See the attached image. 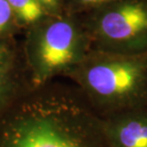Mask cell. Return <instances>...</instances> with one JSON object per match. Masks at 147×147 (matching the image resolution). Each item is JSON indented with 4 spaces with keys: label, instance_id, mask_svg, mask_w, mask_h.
<instances>
[{
    "label": "cell",
    "instance_id": "cell-1",
    "mask_svg": "<svg viewBox=\"0 0 147 147\" xmlns=\"http://www.w3.org/2000/svg\"><path fill=\"white\" fill-rule=\"evenodd\" d=\"M0 147H111L78 87L27 85L0 114Z\"/></svg>",
    "mask_w": 147,
    "mask_h": 147
},
{
    "label": "cell",
    "instance_id": "cell-2",
    "mask_svg": "<svg viewBox=\"0 0 147 147\" xmlns=\"http://www.w3.org/2000/svg\"><path fill=\"white\" fill-rule=\"evenodd\" d=\"M65 76L100 117L147 108V53L92 49Z\"/></svg>",
    "mask_w": 147,
    "mask_h": 147
},
{
    "label": "cell",
    "instance_id": "cell-3",
    "mask_svg": "<svg viewBox=\"0 0 147 147\" xmlns=\"http://www.w3.org/2000/svg\"><path fill=\"white\" fill-rule=\"evenodd\" d=\"M92 50L83 22L75 14L48 16L32 33L25 57L28 85L38 88L66 76Z\"/></svg>",
    "mask_w": 147,
    "mask_h": 147
},
{
    "label": "cell",
    "instance_id": "cell-4",
    "mask_svg": "<svg viewBox=\"0 0 147 147\" xmlns=\"http://www.w3.org/2000/svg\"><path fill=\"white\" fill-rule=\"evenodd\" d=\"M82 22L92 49L147 53V0H115L87 13Z\"/></svg>",
    "mask_w": 147,
    "mask_h": 147
},
{
    "label": "cell",
    "instance_id": "cell-5",
    "mask_svg": "<svg viewBox=\"0 0 147 147\" xmlns=\"http://www.w3.org/2000/svg\"><path fill=\"white\" fill-rule=\"evenodd\" d=\"M111 147H147V108L101 117Z\"/></svg>",
    "mask_w": 147,
    "mask_h": 147
},
{
    "label": "cell",
    "instance_id": "cell-6",
    "mask_svg": "<svg viewBox=\"0 0 147 147\" xmlns=\"http://www.w3.org/2000/svg\"><path fill=\"white\" fill-rule=\"evenodd\" d=\"M27 85L22 83L16 62L0 70V114Z\"/></svg>",
    "mask_w": 147,
    "mask_h": 147
},
{
    "label": "cell",
    "instance_id": "cell-7",
    "mask_svg": "<svg viewBox=\"0 0 147 147\" xmlns=\"http://www.w3.org/2000/svg\"><path fill=\"white\" fill-rule=\"evenodd\" d=\"M8 2L13 13L25 23L40 22L51 16L38 0H8Z\"/></svg>",
    "mask_w": 147,
    "mask_h": 147
},
{
    "label": "cell",
    "instance_id": "cell-8",
    "mask_svg": "<svg viewBox=\"0 0 147 147\" xmlns=\"http://www.w3.org/2000/svg\"><path fill=\"white\" fill-rule=\"evenodd\" d=\"M113 1L115 0H70L72 8L69 14H75L78 11H85V13H87Z\"/></svg>",
    "mask_w": 147,
    "mask_h": 147
},
{
    "label": "cell",
    "instance_id": "cell-9",
    "mask_svg": "<svg viewBox=\"0 0 147 147\" xmlns=\"http://www.w3.org/2000/svg\"><path fill=\"white\" fill-rule=\"evenodd\" d=\"M13 13L8 0H0V34L9 27Z\"/></svg>",
    "mask_w": 147,
    "mask_h": 147
},
{
    "label": "cell",
    "instance_id": "cell-10",
    "mask_svg": "<svg viewBox=\"0 0 147 147\" xmlns=\"http://www.w3.org/2000/svg\"><path fill=\"white\" fill-rule=\"evenodd\" d=\"M38 1L51 16L63 13L61 11V8H62L61 0H38Z\"/></svg>",
    "mask_w": 147,
    "mask_h": 147
},
{
    "label": "cell",
    "instance_id": "cell-11",
    "mask_svg": "<svg viewBox=\"0 0 147 147\" xmlns=\"http://www.w3.org/2000/svg\"><path fill=\"white\" fill-rule=\"evenodd\" d=\"M6 48H8V46L6 45L5 43H2V42H0V51H2V50H4Z\"/></svg>",
    "mask_w": 147,
    "mask_h": 147
}]
</instances>
